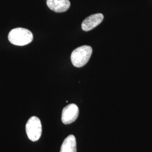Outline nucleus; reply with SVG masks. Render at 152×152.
Segmentation results:
<instances>
[{
    "label": "nucleus",
    "mask_w": 152,
    "mask_h": 152,
    "mask_svg": "<svg viewBox=\"0 0 152 152\" xmlns=\"http://www.w3.org/2000/svg\"><path fill=\"white\" fill-rule=\"evenodd\" d=\"M11 44L17 46H24L32 41V33L23 28H16L12 29L8 35Z\"/></svg>",
    "instance_id": "obj_1"
},
{
    "label": "nucleus",
    "mask_w": 152,
    "mask_h": 152,
    "mask_svg": "<svg viewBox=\"0 0 152 152\" xmlns=\"http://www.w3.org/2000/svg\"><path fill=\"white\" fill-rule=\"evenodd\" d=\"M92 48L90 46H82L74 50L71 54L72 64L77 68L86 65L92 54Z\"/></svg>",
    "instance_id": "obj_2"
},
{
    "label": "nucleus",
    "mask_w": 152,
    "mask_h": 152,
    "mask_svg": "<svg viewBox=\"0 0 152 152\" xmlns=\"http://www.w3.org/2000/svg\"><path fill=\"white\" fill-rule=\"evenodd\" d=\"M28 137L31 141L39 140L42 134V125L38 117L33 116L28 121L26 126Z\"/></svg>",
    "instance_id": "obj_3"
},
{
    "label": "nucleus",
    "mask_w": 152,
    "mask_h": 152,
    "mask_svg": "<svg viewBox=\"0 0 152 152\" xmlns=\"http://www.w3.org/2000/svg\"><path fill=\"white\" fill-rule=\"evenodd\" d=\"M79 115V109L75 104H71L64 108L61 114V121L65 125L74 122Z\"/></svg>",
    "instance_id": "obj_4"
},
{
    "label": "nucleus",
    "mask_w": 152,
    "mask_h": 152,
    "mask_svg": "<svg viewBox=\"0 0 152 152\" xmlns=\"http://www.w3.org/2000/svg\"><path fill=\"white\" fill-rule=\"evenodd\" d=\"M104 16L102 14L98 13L93 14L86 18L82 23L83 31L88 32L99 26L103 20Z\"/></svg>",
    "instance_id": "obj_5"
},
{
    "label": "nucleus",
    "mask_w": 152,
    "mask_h": 152,
    "mask_svg": "<svg viewBox=\"0 0 152 152\" xmlns=\"http://www.w3.org/2000/svg\"><path fill=\"white\" fill-rule=\"evenodd\" d=\"M46 3L49 9L56 12L67 11L71 6L69 0H47Z\"/></svg>",
    "instance_id": "obj_6"
},
{
    "label": "nucleus",
    "mask_w": 152,
    "mask_h": 152,
    "mask_svg": "<svg viewBox=\"0 0 152 152\" xmlns=\"http://www.w3.org/2000/svg\"><path fill=\"white\" fill-rule=\"evenodd\" d=\"M60 152H77L75 136L70 135L65 138L61 146Z\"/></svg>",
    "instance_id": "obj_7"
}]
</instances>
